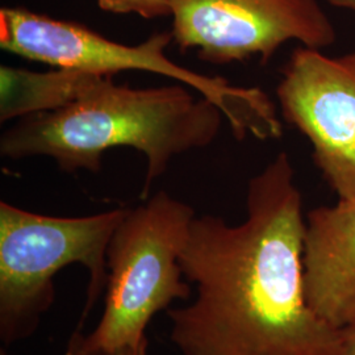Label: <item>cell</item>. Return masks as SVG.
I'll use <instances>...</instances> for the list:
<instances>
[{
	"mask_svg": "<svg viewBox=\"0 0 355 355\" xmlns=\"http://www.w3.org/2000/svg\"><path fill=\"white\" fill-rule=\"evenodd\" d=\"M282 114L309 140L313 159L340 199H355V51L327 55L300 46L282 67Z\"/></svg>",
	"mask_w": 355,
	"mask_h": 355,
	"instance_id": "52a82bcc",
	"label": "cell"
},
{
	"mask_svg": "<svg viewBox=\"0 0 355 355\" xmlns=\"http://www.w3.org/2000/svg\"><path fill=\"white\" fill-rule=\"evenodd\" d=\"M168 4L178 48L193 49L209 64L252 58L267 64L288 41L324 49L337 40L320 0H168Z\"/></svg>",
	"mask_w": 355,
	"mask_h": 355,
	"instance_id": "8992f818",
	"label": "cell"
},
{
	"mask_svg": "<svg viewBox=\"0 0 355 355\" xmlns=\"http://www.w3.org/2000/svg\"><path fill=\"white\" fill-rule=\"evenodd\" d=\"M324 1L333 7L343 8L355 13V0H324Z\"/></svg>",
	"mask_w": 355,
	"mask_h": 355,
	"instance_id": "4fadbf2b",
	"label": "cell"
},
{
	"mask_svg": "<svg viewBox=\"0 0 355 355\" xmlns=\"http://www.w3.org/2000/svg\"><path fill=\"white\" fill-rule=\"evenodd\" d=\"M195 211L159 191L129 212L107 249V293L101 321L89 336L76 331L89 350L148 346L152 318L175 300H189L192 286L180 254Z\"/></svg>",
	"mask_w": 355,
	"mask_h": 355,
	"instance_id": "5b68a950",
	"label": "cell"
},
{
	"mask_svg": "<svg viewBox=\"0 0 355 355\" xmlns=\"http://www.w3.org/2000/svg\"><path fill=\"white\" fill-rule=\"evenodd\" d=\"M98 6L107 12L129 15L135 13L144 19H158L170 16L168 0H96Z\"/></svg>",
	"mask_w": 355,
	"mask_h": 355,
	"instance_id": "30bf717a",
	"label": "cell"
},
{
	"mask_svg": "<svg viewBox=\"0 0 355 355\" xmlns=\"http://www.w3.org/2000/svg\"><path fill=\"white\" fill-rule=\"evenodd\" d=\"M129 208L55 217L0 203V338L32 336L54 302V277L70 265L89 272L86 304L76 331L107 288V249Z\"/></svg>",
	"mask_w": 355,
	"mask_h": 355,
	"instance_id": "277c9868",
	"label": "cell"
},
{
	"mask_svg": "<svg viewBox=\"0 0 355 355\" xmlns=\"http://www.w3.org/2000/svg\"><path fill=\"white\" fill-rule=\"evenodd\" d=\"M304 291L333 329L355 327V199L318 207L305 218Z\"/></svg>",
	"mask_w": 355,
	"mask_h": 355,
	"instance_id": "ba28073f",
	"label": "cell"
},
{
	"mask_svg": "<svg viewBox=\"0 0 355 355\" xmlns=\"http://www.w3.org/2000/svg\"><path fill=\"white\" fill-rule=\"evenodd\" d=\"M171 32L154 33L137 45L104 37L87 26L53 19L21 7L0 10V46L29 61L102 76L145 71L167 76L215 104L237 140H275L283 133L275 104L258 87H240L223 76H204L175 64L166 54Z\"/></svg>",
	"mask_w": 355,
	"mask_h": 355,
	"instance_id": "3957f363",
	"label": "cell"
},
{
	"mask_svg": "<svg viewBox=\"0 0 355 355\" xmlns=\"http://www.w3.org/2000/svg\"><path fill=\"white\" fill-rule=\"evenodd\" d=\"M345 334V354L355 355V327L343 330Z\"/></svg>",
	"mask_w": 355,
	"mask_h": 355,
	"instance_id": "7c38bea8",
	"label": "cell"
},
{
	"mask_svg": "<svg viewBox=\"0 0 355 355\" xmlns=\"http://www.w3.org/2000/svg\"><path fill=\"white\" fill-rule=\"evenodd\" d=\"M112 78L66 108L17 120L1 135L0 154L11 159L51 157L73 174L99 173L110 149L133 148L146 157L141 192L146 200L174 157L203 149L218 136L221 111L187 86L133 89Z\"/></svg>",
	"mask_w": 355,
	"mask_h": 355,
	"instance_id": "7a4b0ae2",
	"label": "cell"
},
{
	"mask_svg": "<svg viewBox=\"0 0 355 355\" xmlns=\"http://www.w3.org/2000/svg\"><path fill=\"white\" fill-rule=\"evenodd\" d=\"M110 76L70 67L32 71L3 64L0 67V121L60 111L86 98Z\"/></svg>",
	"mask_w": 355,
	"mask_h": 355,
	"instance_id": "9c48e42d",
	"label": "cell"
},
{
	"mask_svg": "<svg viewBox=\"0 0 355 355\" xmlns=\"http://www.w3.org/2000/svg\"><path fill=\"white\" fill-rule=\"evenodd\" d=\"M148 352V346H142V347H123V349H117V350H89L87 347L83 346V343H80L79 336L74 333L69 346H67V352L64 355H146Z\"/></svg>",
	"mask_w": 355,
	"mask_h": 355,
	"instance_id": "8fae6325",
	"label": "cell"
},
{
	"mask_svg": "<svg viewBox=\"0 0 355 355\" xmlns=\"http://www.w3.org/2000/svg\"><path fill=\"white\" fill-rule=\"evenodd\" d=\"M303 198L282 152L248 184L246 218L195 216L180 254L195 286L168 311L182 355H343L345 334L306 303Z\"/></svg>",
	"mask_w": 355,
	"mask_h": 355,
	"instance_id": "6da1fadb",
	"label": "cell"
}]
</instances>
